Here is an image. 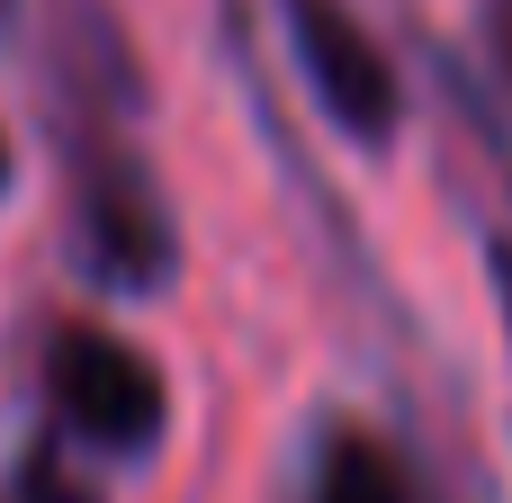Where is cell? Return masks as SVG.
I'll use <instances>...</instances> for the list:
<instances>
[{
    "instance_id": "obj_2",
    "label": "cell",
    "mask_w": 512,
    "mask_h": 503,
    "mask_svg": "<svg viewBox=\"0 0 512 503\" xmlns=\"http://www.w3.org/2000/svg\"><path fill=\"white\" fill-rule=\"evenodd\" d=\"M45 396H54V423L72 441L108 450V459H153L162 450L171 387L108 324H54V342H45Z\"/></svg>"
},
{
    "instance_id": "obj_7",
    "label": "cell",
    "mask_w": 512,
    "mask_h": 503,
    "mask_svg": "<svg viewBox=\"0 0 512 503\" xmlns=\"http://www.w3.org/2000/svg\"><path fill=\"white\" fill-rule=\"evenodd\" d=\"M504 9H512V0H504Z\"/></svg>"
},
{
    "instance_id": "obj_3",
    "label": "cell",
    "mask_w": 512,
    "mask_h": 503,
    "mask_svg": "<svg viewBox=\"0 0 512 503\" xmlns=\"http://www.w3.org/2000/svg\"><path fill=\"white\" fill-rule=\"evenodd\" d=\"M288 18V45H297V72L306 90L324 99V117L351 135V144H387L396 117H405V81L387 63V45L360 27L351 0H279Z\"/></svg>"
},
{
    "instance_id": "obj_4",
    "label": "cell",
    "mask_w": 512,
    "mask_h": 503,
    "mask_svg": "<svg viewBox=\"0 0 512 503\" xmlns=\"http://www.w3.org/2000/svg\"><path fill=\"white\" fill-rule=\"evenodd\" d=\"M297 503H432V486L387 432H369L360 414H324L297 468Z\"/></svg>"
},
{
    "instance_id": "obj_6",
    "label": "cell",
    "mask_w": 512,
    "mask_h": 503,
    "mask_svg": "<svg viewBox=\"0 0 512 503\" xmlns=\"http://www.w3.org/2000/svg\"><path fill=\"white\" fill-rule=\"evenodd\" d=\"M495 297H504V324H512V243H495Z\"/></svg>"
},
{
    "instance_id": "obj_1",
    "label": "cell",
    "mask_w": 512,
    "mask_h": 503,
    "mask_svg": "<svg viewBox=\"0 0 512 503\" xmlns=\"http://www.w3.org/2000/svg\"><path fill=\"white\" fill-rule=\"evenodd\" d=\"M126 63L99 18H81V54H63V171H72V261L117 288L153 297L180 270V225L153 162L126 135Z\"/></svg>"
},
{
    "instance_id": "obj_5",
    "label": "cell",
    "mask_w": 512,
    "mask_h": 503,
    "mask_svg": "<svg viewBox=\"0 0 512 503\" xmlns=\"http://www.w3.org/2000/svg\"><path fill=\"white\" fill-rule=\"evenodd\" d=\"M9 503H99V495L72 477V459H63L54 441H36V450L18 459V477H9Z\"/></svg>"
}]
</instances>
